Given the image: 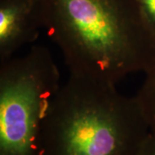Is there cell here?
I'll list each match as a JSON object with an SVG mask.
<instances>
[{
	"label": "cell",
	"mask_w": 155,
	"mask_h": 155,
	"mask_svg": "<svg viewBox=\"0 0 155 155\" xmlns=\"http://www.w3.org/2000/svg\"><path fill=\"white\" fill-rule=\"evenodd\" d=\"M137 155H155V134L150 132Z\"/></svg>",
	"instance_id": "cell-7"
},
{
	"label": "cell",
	"mask_w": 155,
	"mask_h": 155,
	"mask_svg": "<svg viewBox=\"0 0 155 155\" xmlns=\"http://www.w3.org/2000/svg\"><path fill=\"white\" fill-rule=\"evenodd\" d=\"M140 12L155 38V0H137Z\"/></svg>",
	"instance_id": "cell-6"
},
{
	"label": "cell",
	"mask_w": 155,
	"mask_h": 155,
	"mask_svg": "<svg viewBox=\"0 0 155 155\" xmlns=\"http://www.w3.org/2000/svg\"><path fill=\"white\" fill-rule=\"evenodd\" d=\"M42 28L70 75L116 84L155 64V38L137 0H41Z\"/></svg>",
	"instance_id": "cell-1"
},
{
	"label": "cell",
	"mask_w": 155,
	"mask_h": 155,
	"mask_svg": "<svg viewBox=\"0 0 155 155\" xmlns=\"http://www.w3.org/2000/svg\"><path fill=\"white\" fill-rule=\"evenodd\" d=\"M149 134L136 97L70 75L45 122L41 155H137Z\"/></svg>",
	"instance_id": "cell-2"
},
{
	"label": "cell",
	"mask_w": 155,
	"mask_h": 155,
	"mask_svg": "<svg viewBox=\"0 0 155 155\" xmlns=\"http://www.w3.org/2000/svg\"><path fill=\"white\" fill-rule=\"evenodd\" d=\"M135 97L149 125L150 132L155 134V64L146 72L143 84Z\"/></svg>",
	"instance_id": "cell-5"
},
{
	"label": "cell",
	"mask_w": 155,
	"mask_h": 155,
	"mask_svg": "<svg viewBox=\"0 0 155 155\" xmlns=\"http://www.w3.org/2000/svg\"><path fill=\"white\" fill-rule=\"evenodd\" d=\"M41 0H0V62L33 43L42 28Z\"/></svg>",
	"instance_id": "cell-4"
},
{
	"label": "cell",
	"mask_w": 155,
	"mask_h": 155,
	"mask_svg": "<svg viewBox=\"0 0 155 155\" xmlns=\"http://www.w3.org/2000/svg\"><path fill=\"white\" fill-rule=\"evenodd\" d=\"M60 80L55 61L42 46L0 62V155H41Z\"/></svg>",
	"instance_id": "cell-3"
}]
</instances>
